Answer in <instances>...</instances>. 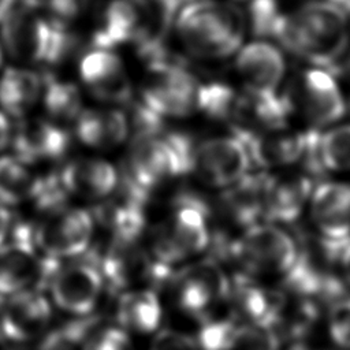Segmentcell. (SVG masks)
I'll return each instance as SVG.
<instances>
[{"mask_svg": "<svg viewBox=\"0 0 350 350\" xmlns=\"http://www.w3.org/2000/svg\"><path fill=\"white\" fill-rule=\"evenodd\" d=\"M14 4H15V0H0V23L14 10Z\"/></svg>", "mask_w": 350, "mask_h": 350, "instance_id": "40", "label": "cell"}, {"mask_svg": "<svg viewBox=\"0 0 350 350\" xmlns=\"http://www.w3.org/2000/svg\"><path fill=\"white\" fill-rule=\"evenodd\" d=\"M37 178L15 156L0 157V202L5 206L31 200Z\"/></svg>", "mask_w": 350, "mask_h": 350, "instance_id": "30", "label": "cell"}, {"mask_svg": "<svg viewBox=\"0 0 350 350\" xmlns=\"http://www.w3.org/2000/svg\"><path fill=\"white\" fill-rule=\"evenodd\" d=\"M234 135L245 144L252 164L254 163L261 168H273L290 165L304 159L309 130L291 131L283 127Z\"/></svg>", "mask_w": 350, "mask_h": 350, "instance_id": "17", "label": "cell"}, {"mask_svg": "<svg viewBox=\"0 0 350 350\" xmlns=\"http://www.w3.org/2000/svg\"><path fill=\"white\" fill-rule=\"evenodd\" d=\"M247 18L230 1L197 0L185 4L175 29L185 49L206 60L226 59L241 49Z\"/></svg>", "mask_w": 350, "mask_h": 350, "instance_id": "2", "label": "cell"}, {"mask_svg": "<svg viewBox=\"0 0 350 350\" xmlns=\"http://www.w3.org/2000/svg\"><path fill=\"white\" fill-rule=\"evenodd\" d=\"M116 317L124 331L138 334L154 332L161 320V305L159 297L149 288H134L124 291L116 305Z\"/></svg>", "mask_w": 350, "mask_h": 350, "instance_id": "27", "label": "cell"}, {"mask_svg": "<svg viewBox=\"0 0 350 350\" xmlns=\"http://www.w3.org/2000/svg\"><path fill=\"white\" fill-rule=\"evenodd\" d=\"M59 178L68 194L88 200L109 197L119 183L115 165L98 157H82L67 163Z\"/></svg>", "mask_w": 350, "mask_h": 350, "instance_id": "20", "label": "cell"}, {"mask_svg": "<svg viewBox=\"0 0 350 350\" xmlns=\"http://www.w3.org/2000/svg\"><path fill=\"white\" fill-rule=\"evenodd\" d=\"M275 40L295 56L332 74L349 49V18L327 0L308 1L284 14Z\"/></svg>", "mask_w": 350, "mask_h": 350, "instance_id": "1", "label": "cell"}, {"mask_svg": "<svg viewBox=\"0 0 350 350\" xmlns=\"http://www.w3.org/2000/svg\"><path fill=\"white\" fill-rule=\"evenodd\" d=\"M349 19H350V18H349Z\"/></svg>", "mask_w": 350, "mask_h": 350, "instance_id": "43", "label": "cell"}, {"mask_svg": "<svg viewBox=\"0 0 350 350\" xmlns=\"http://www.w3.org/2000/svg\"><path fill=\"white\" fill-rule=\"evenodd\" d=\"M278 338L271 328L239 325L230 350H278Z\"/></svg>", "mask_w": 350, "mask_h": 350, "instance_id": "33", "label": "cell"}, {"mask_svg": "<svg viewBox=\"0 0 350 350\" xmlns=\"http://www.w3.org/2000/svg\"><path fill=\"white\" fill-rule=\"evenodd\" d=\"M309 161L316 171H350V124L317 133L310 145Z\"/></svg>", "mask_w": 350, "mask_h": 350, "instance_id": "28", "label": "cell"}, {"mask_svg": "<svg viewBox=\"0 0 350 350\" xmlns=\"http://www.w3.org/2000/svg\"><path fill=\"white\" fill-rule=\"evenodd\" d=\"M252 165L245 144L237 137H213L194 145L190 171L213 187H230L249 174Z\"/></svg>", "mask_w": 350, "mask_h": 350, "instance_id": "9", "label": "cell"}, {"mask_svg": "<svg viewBox=\"0 0 350 350\" xmlns=\"http://www.w3.org/2000/svg\"><path fill=\"white\" fill-rule=\"evenodd\" d=\"M238 328L231 319H204L197 339L200 350H230Z\"/></svg>", "mask_w": 350, "mask_h": 350, "instance_id": "32", "label": "cell"}, {"mask_svg": "<svg viewBox=\"0 0 350 350\" xmlns=\"http://www.w3.org/2000/svg\"><path fill=\"white\" fill-rule=\"evenodd\" d=\"M1 59H3V55H1V48H0V66H1Z\"/></svg>", "mask_w": 350, "mask_h": 350, "instance_id": "41", "label": "cell"}, {"mask_svg": "<svg viewBox=\"0 0 350 350\" xmlns=\"http://www.w3.org/2000/svg\"><path fill=\"white\" fill-rule=\"evenodd\" d=\"M142 33L144 14L137 0H111L92 36V44L97 49H111L126 42L135 44Z\"/></svg>", "mask_w": 350, "mask_h": 350, "instance_id": "21", "label": "cell"}, {"mask_svg": "<svg viewBox=\"0 0 350 350\" xmlns=\"http://www.w3.org/2000/svg\"><path fill=\"white\" fill-rule=\"evenodd\" d=\"M209 242L211 231L205 208L197 200L183 198L174 209L168 224L153 232L150 257L157 264L170 268L205 250Z\"/></svg>", "mask_w": 350, "mask_h": 350, "instance_id": "6", "label": "cell"}, {"mask_svg": "<svg viewBox=\"0 0 350 350\" xmlns=\"http://www.w3.org/2000/svg\"><path fill=\"white\" fill-rule=\"evenodd\" d=\"M74 127L78 139L96 149L116 148L130 133L129 116L119 109H82Z\"/></svg>", "mask_w": 350, "mask_h": 350, "instance_id": "23", "label": "cell"}, {"mask_svg": "<svg viewBox=\"0 0 350 350\" xmlns=\"http://www.w3.org/2000/svg\"><path fill=\"white\" fill-rule=\"evenodd\" d=\"M312 219L324 239L343 242L350 239V185L324 182L310 196Z\"/></svg>", "mask_w": 350, "mask_h": 350, "instance_id": "19", "label": "cell"}, {"mask_svg": "<svg viewBox=\"0 0 350 350\" xmlns=\"http://www.w3.org/2000/svg\"><path fill=\"white\" fill-rule=\"evenodd\" d=\"M26 5L44 8L49 14V21L64 26L66 22L78 18L89 5L90 0H25Z\"/></svg>", "mask_w": 350, "mask_h": 350, "instance_id": "34", "label": "cell"}, {"mask_svg": "<svg viewBox=\"0 0 350 350\" xmlns=\"http://www.w3.org/2000/svg\"><path fill=\"white\" fill-rule=\"evenodd\" d=\"M149 350H200V347L197 340L183 332L163 329L156 334Z\"/></svg>", "mask_w": 350, "mask_h": 350, "instance_id": "37", "label": "cell"}, {"mask_svg": "<svg viewBox=\"0 0 350 350\" xmlns=\"http://www.w3.org/2000/svg\"><path fill=\"white\" fill-rule=\"evenodd\" d=\"M235 71L245 90L254 94H276L286 72L282 51L265 40L252 41L237 52Z\"/></svg>", "mask_w": 350, "mask_h": 350, "instance_id": "15", "label": "cell"}, {"mask_svg": "<svg viewBox=\"0 0 350 350\" xmlns=\"http://www.w3.org/2000/svg\"><path fill=\"white\" fill-rule=\"evenodd\" d=\"M79 77L97 100L124 104L133 97V86L124 64L111 49L94 48L86 53L79 63Z\"/></svg>", "mask_w": 350, "mask_h": 350, "instance_id": "14", "label": "cell"}, {"mask_svg": "<svg viewBox=\"0 0 350 350\" xmlns=\"http://www.w3.org/2000/svg\"><path fill=\"white\" fill-rule=\"evenodd\" d=\"M269 175H246L232 186L227 187L223 196V208L227 215L239 226L250 227L264 213L265 187Z\"/></svg>", "mask_w": 350, "mask_h": 350, "instance_id": "25", "label": "cell"}, {"mask_svg": "<svg viewBox=\"0 0 350 350\" xmlns=\"http://www.w3.org/2000/svg\"><path fill=\"white\" fill-rule=\"evenodd\" d=\"M0 335L4 340L22 343L46 328L51 306L42 293L29 288L0 302Z\"/></svg>", "mask_w": 350, "mask_h": 350, "instance_id": "16", "label": "cell"}, {"mask_svg": "<svg viewBox=\"0 0 350 350\" xmlns=\"http://www.w3.org/2000/svg\"><path fill=\"white\" fill-rule=\"evenodd\" d=\"M10 145L23 164L62 157L70 146V135L56 122L25 119L14 126Z\"/></svg>", "mask_w": 350, "mask_h": 350, "instance_id": "18", "label": "cell"}, {"mask_svg": "<svg viewBox=\"0 0 350 350\" xmlns=\"http://www.w3.org/2000/svg\"><path fill=\"white\" fill-rule=\"evenodd\" d=\"M103 287L104 278L96 262L78 261L62 265L48 290L59 309L82 317L96 308Z\"/></svg>", "mask_w": 350, "mask_h": 350, "instance_id": "13", "label": "cell"}, {"mask_svg": "<svg viewBox=\"0 0 350 350\" xmlns=\"http://www.w3.org/2000/svg\"><path fill=\"white\" fill-rule=\"evenodd\" d=\"M130 338L122 327H104L93 329L81 350H130Z\"/></svg>", "mask_w": 350, "mask_h": 350, "instance_id": "36", "label": "cell"}, {"mask_svg": "<svg viewBox=\"0 0 350 350\" xmlns=\"http://www.w3.org/2000/svg\"><path fill=\"white\" fill-rule=\"evenodd\" d=\"M94 219L90 212L81 208H63L51 215L36 227L38 250L57 260L85 253L92 242Z\"/></svg>", "mask_w": 350, "mask_h": 350, "instance_id": "11", "label": "cell"}, {"mask_svg": "<svg viewBox=\"0 0 350 350\" xmlns=\"http://www.w3.org/2000/svg\"><path fill=\"white\" fill-rule=\"evenodd\" d=\"M12 223L14 221H12L11 212L8 211V208L4 204L0 202V247L7 241V237H8Z\"/></svg>", "mask_w": 350, "mask_h": 350, "instance_id": "39", "label": "cell"}, {"mask_svg": "<svg viewBox=\"0 0 350 350\" xmlns=\"http://www.w3.org/2000/svg\"><path fill=\"white\" fill-rule=\"evenodd\" d=\"M338 261L345 279L350 283V239L342 242L338 250Z\"/></svg>", "mask_w": 350, "mask_h": 350, "instance_id": "38", "label": "cell"}, {"mask_svg": "<svg viewBox=\"0 0 350 350\" xmlns=\"http://www.w3.org/2000/svg\"><path fill=\"white\" fill-rule=\"evenodd\" d=\"M193 148L180 133L134 134L124 163L126 182L146 193L190 171Z\"/></svg>", "mask_w": 350, "mask_h": 350, "instance_id": "3", "label": "cell"}, {"mask_svg": "<svg viewBox=\"0 0 350 350\" xmlns=\"http://www.w3.org/2000/svg\"><path fill=\"white\" fill-rule=\"evenodd\" d=\"M328 332L338 346L350 349V298L342 297L329 308Z\"/></svg>", "mask_w": 350, "mask_h": 350, "instance_id": "35", "label": "cell"}, {"mask_svg": "<svg viewBox=\"0 0 350 350\" xmlns=\"http://www.w3.org/2000/svg\"><path fill=\"white\" fill-rule=\"evenodd\" d=\"M232 1H245V0H232Z\"/></svg>", "mask_w": 350, "mask_h": 350, "instance_id": "42", "label": "cell"}, {"mask_svg": "<svg viewBox=\"0 0 350 350\" xmlns=\"http://www.w3.org/2000/svg\"><path fill=\"white\" fill-rule=\"evenodd\" d=\"M37 249L36 227L25 221L12 223L0 247V302L36 286L40 269Z\"/></svg>", "mask_w": 350, "mask_h": 350, "instance_id": "10", "label": "cell"}, {"mask_svg": "<svg viewBox=\"0 0 350 350\" xmlns=\"http://www.w3.org/2000/svg\"><path fill=\"white\" fill-rule=\"evenodd\" d=\"M313 191L309 176H271L264 197V215L273 223H291L304 211Z\"/></svg>", "mask_w": 350, "mask_h": 350, "instance_id": "22", "label": "cell"}, {"mask_svg": "<svg viewBox=\"0 0 350 350\" xmlns=\"http://www.w3.org/2000/svg\"><path fill=\"white\" fill-rule=\"evenodd\" d=\"M283 96L290 111H298L316 130L338 122L346 112L340 88L324 68L302 70Z\"/></svg>", "mask_w": 350, "mask_h": 350, "instance_id": "7", "label": "cell"}, {"mask_svg": "<svg viewBox=\"0 0 350 350\" xmlns=\"http://www.w3.org/2000/svg\"><path fill=\"white\" fill-rule=\"evenodd\" d=\"M1 40L7 53L26 64L60 63L70 44L66 26L26 4L14 8L1 22Z\"/></svg>", "mask_w": 350, "mask_h": 350, "instance_id": "4", "label": "cell"}, {"mask_svg": "<svg viewBox=\"0 0 350 350\" xmlns=\"http://www.w3.org/2000/svg\"><path fill=\"white\" fill-rule=\"evenodd\" d=\"M234 301L238 312L249 324L271 328L278 324L286 305V297L272 288L239 283L234 293Z\"/></svg>", "mask_w": 350, "mask_h": 350, "instance_id": "26", "label": "cell"}, {"mask_svg": "<svg viewBox=\"0 0 350 350\" xmlns=\"http://www.w3.org/2000/svg\"><path fill=\"white\" fill-rule=\"evenodd\" d=\"M234 253L253 272L283 275L295 265L299 256L291 235L273 223L247 227L235 242Z\"/></svg>", "mask_w": 350, "mask_h": 350, "instance_id": "8", "label": "cell"}, {"mask_svg": "<svg viewBox=\"0 0 350 350\" xmlns=\"http://www.w3.org/2000/svg\"><path fill=\"white\" fill-rule=\"evenodd\" d=\"M42 96L41 100L48 115L59 122L75 120L81 113L82 98L78 88L67 81L55 77H42Z\"/></svg>", "mask_w": 350, "mask_h": 350, "instance_id": "29", "label": "cell"}, {"mask_svg": "<svg viewBox=\"0 0 350 350\" xmlns=\"http://www.w3.org/2000/svg\"><path fill=\"white\" fill-rule=\"evenodd\" d=\"M44 78L25 67H10L0 78V107L7 115L21 118L42 96Z\"/></svg>", "mask_w": 350, "mask_h": 350, "instance_id": "24", "label": "cell"}, {"mask_svg": "<svg viewBox=\"0 0 350 350\" xmlns=\"http://www.w3.org/2000/svg\"><path fill=\"white\" fill-rule=\"evenodd\" d=\"M231 293L223 268L204 260L183 268L175 278V297L182 310L197 317H208L211 309Z\"/></svg>", "mask_w": 350, "mask_h": 350, "instance_id": "12", "label": "cell"}, {"mask_svg": "<svg viewBox=\"0 0 350 350\" xmlns=\"http://www.w3.org/2000/svg\"><path fill=\"white\" fill-rule=\"evenodd\" d=\"M283 16L284 12L280 11L278 0H250L246 18H249L250 27L256 36L275 40Z\"/></svg>", "mask_w": 350, "mask_h": 350, "instance_id": "31", "label": "cell"}, {"mask_svg": "<svg viewBox=\"0 0 350 350\" xmlns=\"http://www.w3.org/2000/svg\"><path fill=\"white\" fill-rule=\"evenodd\" d=\"M141 103L161 118H185L198 111L201 85L197 78L170 56L146 64Z\"/></svg>", "mask_w": 350, "mask_h": 350, "instance_id": "5", "label": "cell"}]
</instances>
